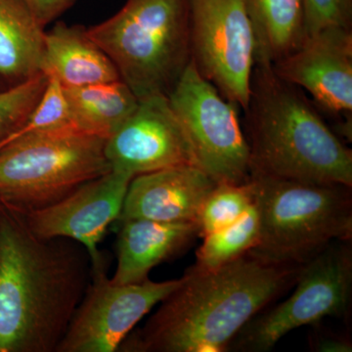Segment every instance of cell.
Segmentation results:
<instances>
[{"label":"cell","mask_w":352,"mask_h":352,"mask_svg":"<svg viewBox=\"0 0 352 352\" xmlns=\"http://www.w3.org/2000/svg\"><path fill=\"white\" fill-rule=\"evenodd\" d=\"M91 279L85 248L0 203V352H56Z\"/></svg>","instance_id":"obj_1"},{"label":"cell","mask_w":352,"mask_h":352,"mask_svg":"<svg viewBox=\"0 0 352 352\" xmlns=\"http://www.w3.org/2000/svg\"><path fill=\"white\" fill-rule=\"evenodd\" d=\"M302 266L268 263L250 254L215 270L193 265L119 351H228L254 316L295 285Z\"/></svg>","instance_id":"obj_2"},{"label":"cell","mask_w":352,"mask_h":352,"mask_svg":"<svg viewBox=\"0 0 352 352\" xmlns=\"http://www.w3.org/2000/svg\"><path fill=\"white\" fill-rule=\"evenodd\" d=\"M251 176L352 187V151L302 88L254 66L245 109Z\"/></svg>","instance_id":"obj_3"},{"label":"cell","mask_w":352,"mask_h":352,"mask_svg":"<svg viewBox=\"0 0 352 352\" xmlns=\"http://www.w3.org/2000/svg\"><path fill=\"white\" fill-rule=\"evenodd\" d=\"M87 32L138 100L168 96L191 61L187 0H127Z\"/></svg>","instance_id":"obj_4"},{"label":"cell","mask_w":352,"mask_h":352,"mask_svg":"<svg viewBox=\"0 0 352 352\" xmlns=\"http://www.w3.org/2000/svg\"><path fill=\"white\" fill-rule=\"evenodd\" d=\"M250 179L259 230L248 254L268 263L302 266L336 241H351V187L266 176Z\"/></svg>","instance_id":"obj_5"},{"label":"cell","mask_w":352,"mask_h":352,"mask_svg":"<svg viewBox=\"0 0 352 352\" xmlns=\"http://www.w3.org/2000/svg\"><path fill=\"white\" fill-rule=\"evenodd\" d=\"M106 139L71 126L0 148V203L38 210L109 173Z\"/></svg>","instance_id":"obj_6"},{"label":"cell","mask_w":352,"mask_h":352,"mask_svg":"<svg viewBox=\"0 0 352 352\" xmlns=\"http://www.w3.org/2000/svg\"><path fill=\"white\" fill-rule=\"evenodd\" d=\"M293 295L254 316L229 349L270 351L284 336L326 317L347 318L352 296L351 241H336L303 264Z\"/></svg>","instance_id":"obj_7"},{"label":"cell","mask_w":352,"mask_h":352,"mask_svg":"<svg viewBox=\"0 0 352 352\" xmlns=\"http://www.w3.org/2000/svg\"><path fill=\"white\" fill-rule=\"evenodd\" d=\"M168 98L198 168L217 183L249 182L251 154L240 124V106L204 78L192 59Z\"/></svg>","instance_id":"obj_8"},{"label":"cell","mask_w":352,"mask_h":352,"mask_svg":"<svg viewBox=\"0 0 352 352\" xmlns=\"http://www.w3.org/2000/svg\"><path fill=\"white\" fill-rule=\"evenodd\" d=\"M191 59L204 78L245 110L256 41L245 0H187Z\"/></svg>","instance_id":"obj_9"},{"label":"cell","mask_w":352,"mask_h":352,"mask_svg":"<svg viewBox=\"0 0 352 352\" xmlns=\"http://www.w3.org/2000/svg\"><path fill=\"white\" fill-rule=\"evenodd\" d=\"M182 280L117 284L107 270L91 271L87 291L56 352L119 351L139 322Z\"/></svg>","instance_id":"obj_10"},{"label":"cell","mask_w":352,"mask_h":352,"mask_svg":"<svg viewBox=\"0 0 352 352\" xmlns=\"http://www.w3.org/2000/svg\"><path fill=\"white\" fill-rule=\"evenodd\" d=\"M132 178L124 171L111 170L52 205L21 212L38 237L76 241L89 254L91 271L106 270L99 244L111 224L119 219Z\"/></svg>","instance_id":"obj_11"},{"label":"cell","mask_w":352,"mask_h":352,"mask_svg":"<svg viewBox=\"0 0 352 352\" xmlns=\"http://www.w3.org/2000/svg\"><path fill=\"white\" fill-rule=\"evenodd\" d=\"M285 82L307 90L317 105L339 119L340 135L351 141L352 28L329 27L272 65Z\"/></svg>","instance_id":"obj_12"},{"label":"cell","mask_w":352,"mask_h":352,"mask_svg":"<svg viewBox=\"0 0 352 352\" xmlns=\"http://www.w3.org/2000/svg\"><path fill=\"white\" fill-rule=\"evenodd\" d=\"M105 156L111 170L132 177L173 166H198L188 138L164 95L139 100L135 112L106 139Z\"/></svg>","instance_id":"obj_13"},{"label":"cell","mask_w":352,"mask_h":352,"mask_svg":"<svg viewBox=\"0 0 352 352\" xmlns=\"http://www.w3.org/2000/svg\"><path fill=\"white\" fill-rule=\"evenodd\" d=\"M217 183L196 166H178L132 178L119 219L196 222Z\"/></svg>","instance_id":"obj_14"},{"label":"cell","mask_w":352,"mask_h":352,"mask_svg":"<svg viewBox=\"0 0 352 352\" xmlns=\"http://www.w3.org/2000/svg\"><path fill=\"white\" fill-rule=\"evenodd\" d=\"M117 224V267L111 278L117 284L146 281L153 268L182 254L199 237L196 222L168 223L135 219Z\"/></svg>","instance_id":"obj_15"},{"label":"cell","mask_w":352,"mask_h":352,"mask_svg":"<svg viewBox=\"0 0 352 352\" xmlns=\"http://www.w3.org/2000/svg\"><path fill=\"white\" fill-rule=\"evenodd\" d=\"M41 72L55 76L65 88L120 80L112 60L88 36L87 29L63 22L45 32Z\"/></svg>","instance_id":"obj_16"},{"label":"cell","mask_w":352,"mask_h":352,"mask_svg":"<svg viewBox=\"0 0 352 352\" xmlns=\"http://www.w3.org/2000/svg\"><path fill=\"white\" fill-rule=\"evenodd\" d=\"M45 31L23 0H0V82L4 87L41 73Z\"/></svg>","instance_id":"obj_17"},{"label":"cell","mask_w":352,"mask_h":352,"mask_svg":"<svg viewBox=\"0 0 352 352\" xmlns=\"http://www.w3.org/2000/svg\"><path fill=\"white\" fill-rule=\"evenodd\" d=\"M256 41V63L275 64L305 38L302 0H245Z\"/></svg>","instance_id":"obj_18"},{"label":"cell","mask_w":352,"mask_h":352,"mask_svg":"<svg viewBox=\"0 0 352 352\" xmlns=\"http://www.w3.org/2000/svg\"><path fill=\"white\" fill-rule=\"evenodd\" d=\"M64 89L74 122L102 138L112 135L139 105L136 95L122 80Z\"/></svg>","instance_id":"obj_19"},{"label":"cell","mask_w":352,"mask_h":352,"mask_svg":"<svg viewBox=\"0 0 352 352\" xmlns=\"http://www.w3.org/2000/svg\"><path fill=\"white\" fill-rule=\"evenodd\" d=\"M258 212L254 201L235 223L203 237L194 266L201 270H215L245 256L258 243Z\"/></svg>","instance_id":"obj_20"},{"label":"cell","mask_w":352,"mask_h":352,"mask_svg":"<svg viewBox=\"0 0 352 352\" xmlns=\"http://www.w3.org/2000/svg\"><path fill=\"white\" fill-rule=\"evenodd\" d=\"M254 201V183H217L197 217L199 237L235 223Z\"/></svg>","instance_id":"obj_21"},{"label":"cell","mask_w":352,"mask_h":352,"mask_svg":"<svg viewBox=\"0 0 352 352\" xmlns=\"http://www.w3.org/2000/svg\"><path fill=\"white\" fill-rule=\"evenodd\" d=\"M71 126L76 124L72 117L63 85L55 76H47V83L38 103L19 126L0 140V148L41 132Z\"/></svg>","instance_id":"obj_22"},{"label":"cell","mask_w":352,"mask_h":352,"mask_svg":"<svg viewBox=\"0 0 352 352\" xmlns=\"http://www.w3.org/2000/svg\"><path fill=\"white\" fill-rule=\"evenodd\" d=\"M47 76L39 73L13 87L0 89V140L22 124L43 96Z\"/></svg>","instance_id":"obj_23"},{"label":"cell","mask_w":352,"mask_h":352,"mask_svg":"<svg viewBox=\"0 0 352 352\" xmlns=\"http://www.w3.org/2000/svg\"><path fill=\"white\" fill-rule=\"evenodd\" d=\"M307 36L329 27L352 28V0H302Z\"/></svg>","instance_id":"obj_24"},{"label":"cell","mask_w":352,"mask_h":352,"mask_svg":"<svg viewBox=\"0 0 352 352\" xmlns=\"http://www.w3.org/2000/svg\"><path fill=\"white\" fill-rule=\"evenodd\" d=\"M36 21L45 28L73 6L75 0H23Z\"/></svg>","instance_id":"obj_25"},{"label":"cell","mask_w":352,"mask_h":352,"mask_svg":"<svg viewBox=\"0 0 352 352\" xmlns=\"http://www.w3.org/2000/svg\"><path fill=\"white\" fill-rule=\"evenodd\" d=\"M314 349L320 352H351V340L336 336H321L315 340Z\"/></svg>","instance_id":"obj_26"},{"label":"cell","mask_w":352,"mask_h":352,"mask_svg":"<svg viewBox=\"0 0 352 352\" xmlns=\"http://www.w3.org/2000/svg\"><path fill=\"white\" fill-rule=\"evenodd\" d=\"M2 88H4L3 85H2V83L0 82V89H2Z\"/></svg>","instance_id":"obj_27"}]
</instances>
